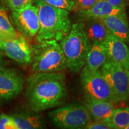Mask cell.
<instances>
[{"instance_id": "cell-7", "label": "cell", "mask_w": 129, "mask_h": 129, "mask_svg": "<svg viewBox=\"0 0 129 129\" xmlns=\"http://www.w3.org/2000/svg\"><path fill=\"white\" fill-rule=\"evenodd\" d=\"M117 102L129 98V72L121 66L108 59L100 68Z\"/></svg>"}, {"instance_id": "cell-23", "label": "cell", "mask_w": 129, "mask_h": 129, "mask_svg": "<svg viewBox=\"0 0 129 129\" xmlns=\"http://www.w3.org/2000/svg\"><path fill=\"white\" fill-rule=\"evenodd\" d=\"M0 129H17V127L10 114L0 115Z\"/></svg>"}, {"instance_id": "cell-21", "label": "cell", "mask_w": 129, "mask_h": 129, "mask_svg": "<svg viewBox=\"0 0 129 129\" xmlns=\"http://www.w3.org/2000/svg\"><path fill=\"white\" fill-rule=\"evenodd\" d=\"M3 1L12 11L22 9L28 5L33 4L34 0H3Z\"/></svg>"}, {"instance_id": "cell-14", "label": "cell", "mask_w": 129, "mask_h": 129, "mask_svg": "<svg viewBox=\"0 0 129 129\" xmlns=\"http://www.w3.org/2000/svg\"><path fill=\"white\" fill-rule=\"evenodd\" d=\"M112 35L125 43H129V25L127 16H110L99 19Z\"/></svg>"}, {"instance_id": "cell-4", "label": "cell", "mask_w": 129, "mask_h": 129, "mask_svg": "<svg viewBox=\"0 0 129 129\" xmlns=\"http://www.w3.org/2000/svg\"><path fill=\"white\" fill-rule=\"evenodd\" d=\"M32 73L59 72L67 68L63 51L59 41L54 40L37 42L32 46Z\"/></svg>"}, {"instance_id": "cell-11", "label": "cell", "mask_w": 129, "mask_h": 129, "mask_svg": "<svg viewBox=\"0 0 129 129\" xmlns=\"http://www.w3.org/2000/svg\"><path fill=\"white\" fill-rule=\"evenodd\" d=\"M105 44L109 60L118 63L129 72V47L126 43L111 34Z\"/></svg>"}, {"instance_id": "cell-9", "label": "cell", "mask_w": 129, "mask_h": 129, "mask_svg": "<svg viewBox=\"0 0 129 129\" xmlns=\"http://www.w3.org/2000/svg\"><path fill=\"white\" fill-rule=\"evenodd\" d=\"M2 51L6 56L23 67L30 64L32 62V46L23 35L3 40Z\"/></svg>"}, {"instance_id": "cell-15", "label": "cell", "mask_w": 129, "mask_h": 129, "mask_svg": "<svg viewBox=\"0 0 129 129\" xmlns=\"http://www.w3.org/2000/svg\"><path fill=\"white\" fill-rule=\"evenodd\" d=\"M83 105L94 120H105L110 117L115 108L114 104L108 101L85 97Z\"/></svg>"}, {"instance_id": "cell-30", "label": "cell", "mask_w": 129, "mask_h": 129, "mask_svg": "<svg viewBox=\"0 0 129 129\" xmlns=\"http://www.w3.org/2000/svg\"><path fill=\"white\" fill-rule=\"evenodd\" d=\"M1 102H0V104H1Z\"/></svg>"}, {"instance_id": "cell-5", "label": "cell", "mask_w": 129, "mask_h": 129, "mask_svg": "<svg viewBox=\"0 0 129 129\" xmlns=\"http://www.w3.org/2000/svg\"><path fill=\"white\" fill-rule=\"evenodd\" d=\"M48 117L53 126L64 129L85 128L92 118L84 105L72 104L51 111Z\"/></svg>"}, {"instance_id": "cell-25", "label": "cell", "mask_w": 129, "mask_h": 129, "mask_svg": "<svg viewBox=\"0 0 129 129\" xmlns=\"http://www.w3.org/2000/svg\"><path fill=\"white\" fill-rule=\"evenodd\" d=\"M111 5L121 9H125V0H106Z\"/></svg>"}, {"instance_id": "cell-24", "label": "cell", "mask_w": 129, "mask_h": 129, "mask_svg": "<svg viewBox=\"0 0 129 129\" xmlns=\"http://www.w3.org/2000/svg\"><path fill=\"white\" fill-rule=\"evenodd\" d=\"M86 129H111V127L108 124L105 120H91L86 127Z\"/></svg>"}, {"instance_id": "cell-29", "label": "cell", "mask_w": 129, "mask_h": 129, "mask_svg": "<svg viewBox=\"0 0 129 129\" xmlns=\"http://www.w3.org/2000/svg\"><path fill=\"white\" fill-rule=\"evenodd\" d=\"M125 129H129V124L127 125V126L125 127Z\"/></svg>"}, {"instance_id": "cell-27", "label": "cell", "mask_w": 129, "mask_h": 129, "mask_svg": "<svg viewBox=\"0 0 129 129\" xmlns=\"http://www.w3.org/2000/svg\"><path fill=\"white\" fill-rule=\"evenodd\" d=\"M3 48V39L0 38V50H2Z\"/></svg>"}, {"instance_id": "cell-26", "label": "cell", "mask_w": 129, "mask_h": 129, "mask_svg": "<svg viewBox=\"0 0 129 129\" xmlns=\"http://www.w3.org/2000/svg\"><path fill=\"white\" fill-rule=\"evenodd\" d=\"M9 37H7V36H6L4 34H3L1 32H0V38H1V39L4 40V39H6V38H8Z\"/></svg>"}, {"instance_id": "cell-10", "label": "cell", "mask_w": 129, "mask_h": 129, "mask_svg": "<svg viewBox=\"0 0 129 129\" xmlns=\"http://www.w3.org/2000/svg\"><path fill=\"white\" fill-rule=\"evenodd\" d=\"M24 83L23 77L17 71L0 66V102L16 98L23 91Z\"/></svg>"}, {"instance_id": "cell-20", "label": "cell", "mask_w": 129, "mask_h": 129, "mask_svg": "<svg viewBox=\"0 0 129 129\" xmlns=\"http://www.w3.org/2000/svg\"><path fill=\"white\" fill-rule=\"evenodd\" d=\"M42 1L54 7L65 9L68 11H73L75 8L74 0H42Z\"/></svg>"}, {"instance_id": "cell-13", "label": "cell", "mask_w": 129, "mask_h": 129, "mask_svg": "<svg viewBox=\"0 0 129 129\" xmlns=\"http://www.w3.org/2000/svg\"><path fill=\"white\" fill-rule=\"evenodd\" d=\"M39 113L19 111L10 114L13 118L17 129H40L46 128L44 121Z\"/></svg>"}, {"instance_id": "cell-1", "label": "cell", "mask_w": 129, "mask_h": 129, "mask_svg": "<svg viewBox=\"0 0 129 129\" xmlns=\"http://www.w3.org/2000/svg\"><path fill=\"white\" fill-rule=\"evenodd\" d=\"M67 97L64 75L59 72H38L26 80L25 98L29 108L40 113L56 107Z\"/></svg>"}, {"instance_id": "cell-16", "label": "cell", "mask_w": 129, "mask_h": 129, "mask_svg": "<svg viewBox=\"0 0 129 129\" xmlns=\"http://www.w3.org/2000/svg\"><path fill=\"white\" fill-rule=\"evenodd\" d=\"M84 23V29L87 36L93 44L105 43L111 34L108 29L99 19H90Z\"/></svg>"}, {"instance_id": "cell-17", "label": "cell", "mask_w": 129, "mask_h": 129, "mask_svg": "<svg viewBox=\"0 0 129 129\" xmlns=\"http://www.w3.org/2000/svg\"><path fill=\"white\" fill-rule=\"evenodd\" d=\"M109 59L108 54L105 43L93 44L85 59V67L90 70H99Z\"/></svg>"}, {"instance_id": "cell-28", "label": "cell", "mask_w": 129, "mask_h": 129, "mask_svg": "<svg viewBox=\"0 0 129 129\" xmlns=\"http://www.w3.org/2000/svg\"><path fill=\"white\" fill-rule=\"evenodd\" d=\"M1 51V50H0ZM3 61V56H2V54L0 52V66H1V63H2Z\"/></svg>"}, {"instance_id": "cell-22", "label": "cell", "mask_w": 129, "mask_h": 129, "mask_svg": "<svg viewBox=\"0 0 129 129\" xmlns=\"http://www.w3.org/2000/svg\"><path fill=\"white\" fill-rule=\"evenodd\" d=\"M98 1L99 0H74L75 5L74 10L81 14L91 9Z\"/></svg>"}, {"instance_id": "cell-2", "label": "cell", "mask_w": 129, "mask_h": 129, "mask_svg": "<svg viewBox=\"0 0 129 129\" xmlns=\"http://www.w3.org/2000/svg\"><path fill=\"white\" fill-rule=\"evenodd\" d=\"M38 9L40 29L35 37L37 42L54 40L60 42L70 31L72 26L69 11L35 0Z\"/></svg>"}, {"instance_id": "cell-12", "label": "cell", "mask_w": 129, "mask_h": 129, "mask_svg": "<svg viewBox=\"0 0 129 129\" xmlns=\"http://www.w3.org/2000/svg\"><path fill=\"white\" fill-rule=\"evenodd\" d=\"M85 20L90 19H102L110 16H127L125 10L115 7L106 0H99L91 9L81 13Z\"/></svg>"}, {"instance_id": "cell-6", "label": "cell", "mask_w": 129, "mask_h": 129, "mask_svg": "<svg viewBox=\"0 0 129 129\" xmlns=\"http://www.w3.org/2000/svg\"><path fill=\"white\" fill-rule=\"evenodd\" d=\"M80 79L86 98L118 103L100 69L90 70L84 66L81 70Z\"/></svg>"}, {"instance_id": "cell-3", "label": "cell", "mask_w": 129, "mask_h": 129, "mask_svg": "<svg viewBox=\"0 0 129 129\" xmlns=\"http://www.w3.org/2000/svg\"><path fill=\"white\" fill-rule=\"evenodd\" d=\"M69 71L77 73L85 64L87 54L92 43L85 34L83 22L72 24L70 31L59 42Z\"/></svg>"}, {"instance_id": "cell-19", "label": "cell", "mask_w": 129, "mask_h": 129, "mask_svg": "<svg viewBox=\"0 0 129 129\" xmlns=\"http://www.w3.org/2000/svg\"><path fill=\"white\" fill-rule=\"evenodd\" d=\"M0 32L9 38L20 35L12 25L4 8L0 6Z\"/></svg>"}, {"instance_id": "cell-18", "label": "cell", "mask_w": 129, "mask_h": 129, "mask_svg": "<svg viewBox=\"0 0 129 129\" xmlns=\"http://www.w3.org/2000/svg\"><path fill=\"white\" fill-rule=\"evenodd\" d=\"M111 128H125L129 124V108H115L110 117L105 120Z\"/></svg>"}, {"instance_id": "cell-8", "label": "cell", "mask_w": 129, "mask_h": 129, "mask_svg": "<svg viewBox=\"0 0 129 129\" xmlns=\"http://www.w3.org/2000/svg\"><path fill=\"white\" fill-rule=\"evenodd\" d=\"M10 20L15 29L28 40L35 38L40 29L38 9L35 4L12 10Z\"/></svg>"}]
</instances>
